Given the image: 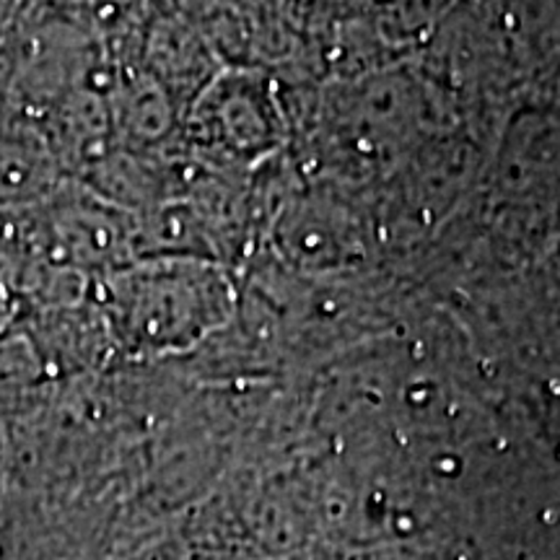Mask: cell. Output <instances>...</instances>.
<instances>
[{
	"instance_id": "6da1fadb",
	"label": "cell",
	"mask_w": 560,
	"mask_h": 560,
	"mask_svg": "<svg viewBox=\"0 0 560 560\" xmlns=\"http://www.w3.org/2000/svg\"><path fill=\"white\" fill-rule=\"evenodd\" d=\"M66 185L62 164L30 125L0 130V213H21L52 198Z\"/></svg>"
},
{
	"instance_id": "7a4b0ae2",
	"label": "cell",
	"mask_w": 560,
	"mask_h": 560,
	"mask_svg": "<svg viewBox=\"0 0 560 560\" xmlns=\"http://www.w3.org/2000/svg\"><path fill=\"white\" fill-rule=\"evenodd\" d=\"M0 465H3V423H0Z\"/></svg>"
}]
</instances>
